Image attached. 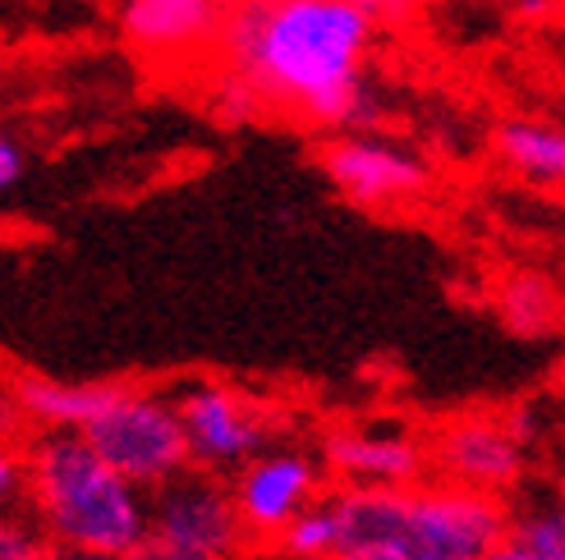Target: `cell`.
I'll return each instance as SVG.
<instances>
[{"mask_svg": "<svg viewBox=\"0 0 565 560\" xmlns=\"http://www.w3.org/2000/svg\"><path fill=\"white\" fill-rule=\"evenodd\" d=\"M373 23L345 0H225L216 51L263 106L303 110L359 78Z\"/></svg>", "mask_w": 565, "mask_h": 560, "instance_id": "cell-1", "label": "cell"}, {"mask_svg": "<svg viewBox=\"0 0 565 560\" xmlns=\"http://www.w3.org/2000/svg\"><path fill=\"white\" fill-rule=\"evenodd\" d=\"M327 500L335 515V560H483L511 524L501 496L441 478L341 487Z\"/></svg>", "mask_w": 565, "mask_h": 560, "instance_id": "cell-2", "label": "cell"}, {"mask_svg": "<svg viewBox=\"0 0 565 560\" xmlns=\"http://www.w3.org/2000/svg\"><path fill=\"white\" fill-rule=\"evenodd\" d=\"M23 496L55 551L129 560L148 542V496L110 473L78 432H42L28 445Z\"/></svg>", "mask_w": 565, "mask_h": 560, "instance_id": "cell-3", "label": "cell"}, {"mask_svg": "<svg viewBox=\"0 0 565 560\" xmlns=\"http://www.w3.org/2000/svg\"><path fill=\"white\" fill-rule=\"evenodd\" d=\"M88 451L138 492H157L189 473V445L175 400L152 396V390L120 386L110 405L78 432Z\"/></svg>", "mask_w": 565, "mask_h": 560, "instance_id": "cell-4", "label": "cell"}, {"mask_svg": "<svg viewBox=\"0 0 565 560\" xmlns=\"http://www.w3.org/2000/svg\"><path fill=\"white\" fill-rule=\"evenodd\" d=\"M248 534L231 500V487L212 473H180L148 500V542L171 560H235Z\"/></svg>", "mask_w": 565, "mask_h": 560, "instance_id": "cell-5", "label": "cell"}, {"mask_svg": "<svg viewBox=\"0 0 565 560\" xmlns=\"http://www.w3.org/2000/svg\"><path fill=\"white\" fill-rule=\"evenodd\" d=\"M184 445H189V469L198 473H239L258 451H267V418L258 405H248L239 390L198 381L175 400Z\"/></svg>", "mask_w": 565, "mask_h": 560, "instance_id": "cell-6", "label": "cell"}, {"mask_svg": "<svg viewBox=\"0 0 565 560\" xmlns=\"http://www.w3.org/2000/svg\"><path fill=\"white\" fill-rule=\"evenodd\" d=\"M318 487H322V473L313 455L290 451V445H267V451H258L239 469L231 500L248 538H280L286 524L322 496Z\"/></svg>", "mask_w": 565, "mask_h": 560, "instance_id": "cell-7", "label": "cell"}, {"mask_svg": "<svg viewBox=\"0 0 565 560\" xmlns=\"http://www.w3.org/2000/svg\"><path fill=\"white\" fill-rule=\"evenodd\" d=\"M524 464H529V455L515 445V437L501 428V418H460L428 451V469L441 473V483L488 492L501 500L511 487H520Z\"/></svg>", "mask_w": 565, "mask_h": 560, "instance_id": "cell-8", "label": "cell"}, {"mask_svg": "<svg viewBox=\"0 0 565 560\" xmlns=\"http://www.w3.org/2000/svg\"><path fill=\"white\" fill-rule=\"evenodd\" d=\"M322 165H327L331 184L363 207L401 203L428 184V165H423L414 152H401L395 143H386V138H377V133L335 138V143L322 152Z\"/></svg>", "mask_w": 565, "mask_h": 560, "instance_id": "cell-9", "label": "cell"}, {"mask_svg": "<svg viewBox=\"0 0 565 560\" xmlns=\"http://www.w3.org/2000/svg\"><path fill=\"white\" fill-rule=\"evenodd\" d=\"M327 469L345 487H414L428 478V445L391 428H345L327 437Z\"/></svg>", "mask_w": 565, "mask_h": 560, "instance_id": "cell-10", "label": "cell"}, {"mask_svg": "<svg viewBox=\"0 0 565 560\" xmlns=\"http://www.w3.org/2000/svg\"><path fill=\"white\" fill-rule=\"evenodd\" d=\"M225 0H125V33L148 55H193L216 46Z\"/></svg>", "mask_w": 565, "mask_h": 560, "instance_id": "cell-11", "label": "cell"}, {"mask_svg": "<svg viewBox=\"0 0 565 560\" xmlns=\"http://www.w3.org/2000/svg\"><path fill=\"white\" fill-rule=\"evenodd\" d=\"M120 386L110 381H51V377H19L14 381V405L42 423L46 432H83L93 418L110 405Z\"/></svg>", "mask_w": 565, "mask_h": 560, "instance_id": "cell-12", "label": "cell"}, {"mask_svg": "<svg viewBox=\"0 0 565 560\" xmlns=\"http://www.w3.org/2000/svg\"><path fill=\"white\" fill-rule=\"evenodd\" d=\"M501 161L533 184H561L565 175V133L543 120H505L497 129Z\"/></svg>", "mask_w": 565, "mask_h": 560, "instance_id": "cell-13", "label": "cell"}, {"mask_svg": "<svg viewBox=\"0 0 565 560\" xmlns=\"http://www.w3.org/2000/svg\"><path fill=\"white\" fill-rule=\"evenodd\" d=\"M501 303V317L515 335H529V341H539V335H552L556 322H561V294L547 276L539 271H520L501 286L497 294Z\"/></svg>", "mask_w": 565, "mask_h": 560, "instance_id": "cell-14", "label": "cell"}, {"mask_svg": "<svg viewBox=\"0 0 565 560\" xmlns=\"http://www.w3.org/2000/svg\"><path fill=\"white\" fill-rule=\"evenodd\" d=\"M280 551L290 560H335V515H331V500L318 496L308 510H299L286 534H280Z\"/></svg>", "mask_w": 565, "mask_h": 560, "instance_id": "cell-15", "label": "cell"}, {"mask_svg": "<svg viewBox=\"0 0 565 560\" xmlns=\"http://www.w3.org/2000/svg\"><path fill=\"white\" fill-rule=\"evenodd\" d=\"M61 551L51 547V538L33 524V515H0V560H55Z\"/></svg>", "mask_w": 565, "mask_h": 560, "instance_id": "cell-16", "label": "cell"}, {"mask_svg": "<svg viewBox=\"0 0 565 560\" xmlns=\"http://www.w3.org/2000/svg\"><path fill=\"white\" fill-rule=\"evenodd\" d=\"M258 110H263V101L253 97L248 83H239V78H231V74L221 78V116L244 120V116H258Z\"/></svg>", "mask_w": 565, "mask_h": 560, "instance_id": "cell-17", "label": "cell"}, {"mask_svg": "<svg viewBox=\"0 0 565 560\" xmlns=\"http://www.w3.org/2000/svg\"><path fill=\"white\" fill-rule=\"evenodd\" d=\"M23 496V455L0 451V515L14 510Z\"/></svg>", "mask_w": 565, "mask_h": 560, "instance_id": "cell-18", "label": "cell"}, {"mask_svg": "<svg viewBox=\"0 0 565 560\" xmlns=\"http://www.w3.org/2000/svg\"><path fill=\"white\" fill-rule=\"evenodd\" d=\"M345 6H354L369 23H401L414 14L418 0H345Z\"/></svg>", "mask_w": 565, "mask_h": 560, "instance_id": "cell-19", "label": "cell"}, {"mask_svg": "<svg viewBox=\"0 0 565 560\" xmlns=\"http://www.w3.org/2000/svg\"><path fill=\"white\" fill-rule=\"evenodd\" d=\"M23 175V152H19V143L14 138L0 129V193L6 189H14V180Z\"/></svg>", "mask_w": 565, "mask_h": 560, "instance_id": "cell-20", "label": "cell"}, {"mask_svg": "<svg viewBox=\"0 0 565 560\" xmlns=\"http://www.w3.org/2000/svg\"><path fill=\"white\" fill-rule=\"evenodd\" d=\"M483 560H547V556H539V551H529V547H520V542H511V538H501Z\"/></svg>", "mask_w": 565, "mask_h": 560, "instance_id": "cell-21", "label": "cell"}, {"mask_svg": "<svg viewBox=\"0 0 565 560\" xmlns=\"http://www.w3.org/2000/svg\"><path fill=\"white\" fill-rule=\"evenodd\" d=\"M556 6H561V0H515V10L524 19H547V14H556Z\"/></svg>", "mask_w": 565, "mask_h": 560, "instance_id": "cell-22", "label": "cell"}, {"mask_svg": "<svg viewBox=\"0 0 565 560\" xmlns=\"http://www.w3.org/2000/svg\"><path fill=\"white\" fill-rule=\"evenodd\" d=\"M129 560H171V556H161L157 547H138V551H134Z\"/></svg>", "mask_w": 565, "mask_h": 560, "instance_id": "cell-23", "label": "cell"}, {"mask_svg": "<svg viewBox=\"0 0 565 560\" xmlns=\"http://www.w3.org/2000/svg\"><path fill=\"white\" fill-rule=\"evenodd\" d=\"M55 560H120V556H83V551H61Z\"/></svg>", "mask_w": 565, "mask_h": 560, "instance_id": "cell-24", "label": "cell"}]
</instances>
